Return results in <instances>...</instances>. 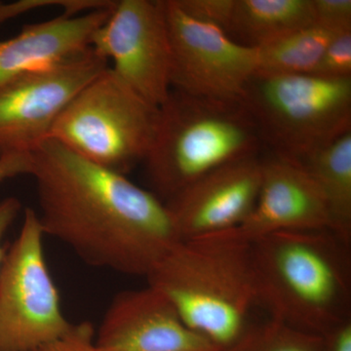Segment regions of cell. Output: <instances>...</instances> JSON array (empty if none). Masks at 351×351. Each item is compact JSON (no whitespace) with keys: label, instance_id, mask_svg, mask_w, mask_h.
I'll return each instance as SVG.
<instances>
[{"label":"cell","instance_id":"10","mask_svg":"<svg viewBox=\"0 0 351 351\" xmlns=\"http://www.w3.org/2000/svg\"><path fill=\"white\" fill-rule=\"evenodd\" d=\"M92 49L132 90L156 107L171 86L169 36L162 0L115 1L108 20L95 32Z\"/></svg>","mask_w":351,"mask_h":351},{"label":"cell","instance_id":"24","mask_svg":"<svg viewBox=\"0 0 351 351\" xmlns=\"http://www.w3.org/2000/svg\"><path fill=\"white\" fill-rule=\"evenodd\" d=\"M32 154H11L0 156V182L20 175H32Z\"/></svg>","mask_w":351,"mask_h":351},{"label":"cell","instance_id":"17","mask_svg":"<svg viewBox=\"0 0 351 351\" xmlns=\"http://www.w3.org/2000/svg\"><path fill=\"white\" fill-rule=\"evenodd\" d=\"M350 29L314 24L257 48L258 71L281 75H313L332 39Z\"/></svg>","mask_w":351,"mask_h":351},{"label":"cell","instance_id":"4","mask_svg":"<svg viewBox=\"0 0 351 351\" xmlns=\"http://www.w3.org/2000/svg\"><path fill=\"white\" fill-rule=\"evenodd\" d=\"M257 127L241 101L171 90L159 107L154 143L144 161L152 193L174 197L203 176L258 154Z\"/></svg>","mask_w":351,"mask_h":351},{"label":"cell","instance_id":"19","mask_svg":"<svg viewBox=\"0 0 351 351\" xmlns=\"http://www.w3.org/2000/svg\"><path fill=\"white\" fill-rule=\"evenodd\" d=\"M114 3L115 1L110 0H19L12 3L0 2V25L29 11L46 6L62 7L66 15L76 16L78 13L110 9Z\"/></svg>","mask_w":351,"mask_h":351},{"label":"cell","instance_id":"26","mask_svg":"<svg viewBox=\"0 0 351 351\" xmlns=\"http://www.w3.org/2000/svg\"><path fill=\"white\" fill-rule=\"evenodd\" d=\"M21 209H22V204L18 198L8 197L0 201V270L6 255V250L2 246V239L8 228L12 226L14 221L17 218Z\"/></svg>","mask_w":351,"mask_h":351},{"label":"cell","instance_id":"25","mask_svg":"<svg viewBox=\"0 0 351 351\" xmlns=\"http://www.w3.org/2000/svg\"><path fill=\"white\" fill-rule=\"evenodd\" d=\"M320 337L322 351H351V318Z\"/></svg>","mask_w":351,"mask_h":351},{"label":"cell","instance_id":"9","mask_svg":"<svg viewBox=\"0 0 351 351\" xmlns=\"http://www.w3.org/2000/svg\"><path fill=\"white\" fill-rule=\"evenodd\" d=\"M169 36L171 86L195 96L241 101L258 69L257 48L242 45L216 25L186 15L162 0Z\"/></svg>","mask_w":351,"mask_h":351},{"label":"cell","instance_id":"20","mask_svg":"<svg viewBox=\"0 0 351 351\" xmlns=\"http://www.w3.org/2000/svg\"><path fill=\"white\" fill-rule=\"evenodd\" d=\"M313 75L330 80L351 78V29L332 39Z\"/></svg>","mask_w":351,"mask_h":351},{"label":"cell","instance_id":"3","mask_svg":"<svg viewBox=\"0 0 351 351\" xmlns=\"http://www.w3.org/2000/svg\"><path fill=\"white\" fill-rule=\"evenodd\" d=\"M145 278L221 350L243 334L258 304L251 243L228 232L178 242Z\"/></svg>","mask_w":351,"mask_h":351},{"label":"cell","instance_id":"23","mask_svg":"<svg viewBox=\"0 0 351 351\" xmlns=\"http://www.w3.org/2000/svg\"><path fill=\"white\" fill-rule=\"evenodd\" d=\"M315 23L351 29V0H313Z\"/></svg>","mask_w":351,"mask_h":351},{"label":"cell","instance_id":"21","mask_svg":"<svg viewBox=\"0 0 351 351\" xmlns=\"http://www.w3.org/2000/svg\"><path fill=\"white\" fill-rule=\"evenodd\" d=\"M186 15L199 22L216 25L226 31L234 0H175Z\"/></svg>","mask_w":351,"mask_h":351},{"label":"cell","instance_id":"13","mask_svg":"<svg viewBox=\"0 0 351 351\" xmlns=\"http://www.w3.org/2000/svg\"><path fill=\"white\" fill-rule=\"evenodd\" d=\"M325 228L331 230L326 201L313 176L302 166L272 157L263 160L255 206L228 232L253 243L277 232Z\"/></svg>","mask_w":351,"mask_h":351},{"label":"cell","instance_id":"6","mask_svg":"<svg viewBox=\"0 0 351 351\" xmlns=\"http://www.w3.org/2000/svg\"><path fill=\"white\" fill-rule=\"evenodd\" d=\"M158 117V107L107 68L64 108L50 138L91 162L126 175L147 158Z\"/></svg>","mask_w":351,"mask_h":351},{"label":"cell","instance_id":"11","mask_svg":"<svg viewBox=\"0 0 351 351\" xmlns=\"http://www.w3.org/2000/svg\"><path fill=\"white\" fill-rule=\"evenodd\" d=\"M263 159L258 154L208 173L166 201L180 241L239 228L257 202Z\"/></svg>","mask_w":351,"mask_h":351},{"label":"cell","instance_id":"22","mask_svg":"<svg viewBox=\"0 0 351 351\" xmlns=\"http://www.w3.org/2000/svg\"><path fill=\"white\" fill-rule=\"evenodd\" d=\"M95 334L90 322L71 324L63 336L34 351H100L95 341Z\"/></svg>","mask_w":351,"mask_h":351},{"label":"cell","instance_id":"16","mask_svg":"<svg viewBox=\"0 0 351 351\" xmlns=\"http://www.w3.org/2000/svg\"><path fill=\"white\" fill-rule=\"evenodd\" d=\"M302 167L324 195L331 230L351 244V132L314 154Z\"/></svg>","mask_w":351,"mask_h":351},{"label":"cell","instance_id":"18","mask_svg":"<svg viewBox=\"0 0 351 351\" xmlns=\"http://www.w3.org/2000/svg\"><path fill=\"white\" fill-rule=\"evenodd\" d=\"M221 351H322L321 337L270 318L248 326L235 343Z\"/></svg>","mask_w":351,"mask_h":351},{"label":"cell","instance_id":"7","mask_svg":"<svg viewBox=\"0 0 351 351\" xmlns=\"http://www.w3.org/2000/svg\"><path fill=\"white\" fill-rule=\"evenodd\" d=\"M44 237L38 213L27 208L0 270V351L36 350L71 326L46 263Z\"/></svg>","mask_w":351,"mask_h":351},{"label":"cell","instance_id":"12","mask_svg":"<svg viewBox=\"0 0 351 351\" xmlns=\"http://www.w3.org/2000/svg\"><path fill=\"white\" fill-rule=\"evenodd\" d=\"M95 341L100 351H221L191 330L169 300L149 285L113 298Z\"/></svg>","mask_w":351,"mask_h":351},{"label":"cell","instance_id":"8","mask_svg":"<svg viewBox=\"0 0 351 351\" xmlns=\"http://www.w3.org/2000/svg\"><path fill=\"white\" fill-rule=\"evenodd\" d=\"M108 68L92 47L0 86V156L32 154L76 95Z\"/></svg>","mask_w":351,"mask_h":351},{"label":"cell","instance_id":"15","mask_svg":"<svg viewBox=\"0 0 351 351\" xmlns=\"http://www.w3.org/2000/svg\"><path fill=\"white\" fill-rule=\"evenodd\" d=\"M314 23L313 0H234L226 32L260 48Z\"/></svg>","mask_w":351,"mask_h":351},{"label":"cell","instance_id":"1","mask_svg":"<svg viewBox=\"0 0 351 351\" xmlns=\"http://www.w3.org/2000/svg\"><path fill=\"white\" fill-rule=\"evenodd\" d=\"M44 234L88 265L147 277L180 242L169 210L126 175L48 138L32 152Z\"/></svg>","mask_w":351,"mask_h":351},{"label":"cell","instance_id":"5","mask_svg":"<svg viewBox=\"0 0 351 351\" xmlns=\"http://www.w3.org/2000/svg\"><path fill=\"white\" fill-rule=\"evenodd\" d=\"M242 103L262 147L297 165L351 132V78L257 71Z\"/></svg>","mask_w":351,"mask_h":351},{"label":"cell","instance_id":"14","mask_svg":"<svg viewBox=\"0 0 351 351\" xmlns=\"http://www.w3.org/2000/svg\"><path fill=\"white\" fill-rule=\"evenodd\" d=\"M112 8L82 15L63 14L46 22L25 25L17 36L0 40V86L17 76L84 52L91 47L92 36L108 20Z\"/></svg>","mask_w":351,"mask_h":351},{"label":"cell","instance_id":"2","mask_svg":"<svg viewBox=\"0 0 351 351\" xmlns=\"http://www.w3.org/2000/svg\"><path fill=\"white\" fill-rule=\"evenodd\" d=\"M258 304L316 336L351 318V253L329 228L277 232L251 243Z\"/></svg>","mask_w":351,"mask_h":351}]
</instances>
